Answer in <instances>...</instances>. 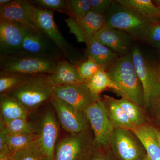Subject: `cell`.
Returning a JSON list of instances; mask_svg holds the SVG:
<instances>
[{
    "instance_id": "obj_46",
    "label": "cell",
    "mask_w": 160,
    "mask_h": 160,
    "mask_svg": "<svg viewBox=\"0 0 160 160\" xmlns=\"http://www.w3.org/2000/svg\"></svg>"
},
{
    "instance_id": "obj_23",
    "label": "cell",
    "mask_w": 160,
    "mask_h": 160,
    "mask_svg": "<svg viewBox=\"0 0 160 160\" xmlns=\"http://www.w3.org/2000/svg\"><path fill=\"white\" fill-rule=\"evenodd\" d=\"M116 2L144 17L153 18L160 14L158 7L151 0H117Z\"/></svg>"
},
{
    "instance_id": "obj_3",
    "label": "cell",
    "mask_w": 160,
    "mask_h": 160,
    "mask_svg": "<svg viewBox=\"0 0 160 160\" xmlns=\"http://www.w3.org/2000/svg\"><path fill=\"white\" fill-rule=\"evenodd\" d=\"M58 62L56 60L22 51L14 54H0V72L50 74L55 72Z\"/></svg>"
},
{
    "instance_id": "obj_38",
    "label": "cell",
    "mask_w": 160,
    "mask_h": 160,
    "mask_svg": "<svg viewBox=\"0 0 160 160\" xmlns=\"http://www.w3.org/2000/svg\"><path fill=\"white\" fill-rule=\"evenodd\" d=\"M153 104H156V109L157 113L158 115L159 118V120H160V96L155 101Z\"/></svg>"
},
{
    "instance_id": "obj_28",
    "label": "cell",
    "mask_w": 160,
    "mask_h": 160,
    "mask_svg": "<svg viewBox=\"0 0 160 160\" xmlns=\"http://www.w3.org/2000/svg\"><path fill=\"white\" fill-rule=\"evenodd\" d=\"M38 138L23 149L16 152L13 155V160H42L44 157Z\"/></svg>"
},
{
    "instance_id": "obj_35",
    "label": "cell",
    "mask_w": 160,
    "mask_h": 160,
    "mask_svg": "<svg viewBox=\"0 0 160 160\" xmlns=\"http://www.w3.org/2000/svg\"><path fill=\"white\" fill-rule=\"evenodd\" d=\"M9 135L6 123L2 118L0 117V149L6 145V140Z\"/></svg>"
},
{
    "instance_id": "obj_30",
    "label": "cell",
    "mask_w": 160,
    "mask_h": 160,
    "mask_svg": "<svg viewBox=\"0 0 160 160\" xmlns=\"http://www.w3.org/2000/svg\"><path fill=\"white\" fill-rule=\"evenodd\" d=\"M30 3L41 9L59 12L69 16L66 0H29Z\"/></svg>"
},
{
    "instance_id": "obj_10",
    "label": "cell",
    "mask_w": 160,
    "mask_h": 160,
    "mask_svg": "<svg viewBox=\"0 0 160 160\" xmlns=\"http://www.w3.org/2000/svg\"><path fill=\"white\" fill-rule=\"evenodd\" d=\"M94 136L96 148L109 149L114 128L109 119L106 104L101 99L86 111Z\"/></svg>"
},
{
    "instance_id": "obj_21",
    "label": "cell",
    "mask_w": 160,
    "mask_h": 160,
    "mask_svg": "<svg viewBox=\"0 0 160 160\" xmlns=\"http://www.w3.org/2000/svg\"><path fill=\"white\" fill-rule=\"evenodd\" d=\"M87 47V54L93 58L101 67L107 69L115 62L119 55L107 46L99 42L94 37Z\"/></svg>"
},
{
    "instance_id": "obj_22",
    "label": "cell",
    "mask_w": 160,
    "mask_h": 160,
    "mask_svg": "<svg viewBox=\"0 0 160 160\" xmlns=\"http://www.w3.org/2000/svg\"><path fill=\"white\" fill-rule=\"evenodd\" d=\"M0 109L1 116L5 123L19 118L27 119L29 112L25 107L7 94L1 95Z\"/></svg>"
},
{
    "instance_id": "obj_5",
    "label": "cell",
    "mask_w": 160,
    "mask_h": 160,
    "mask_svg": "<svg viewBox=\"0 0 160 160\" xmlns=\"http://www.w3.org/2000/svg\"><path fill=\"white\" fill-rule=\"evenodd\" d=\"M90 128L73 133L62 140L56 147L54 160H83L94 153V136Z\"/></svg>"
},
{
    "instance_id": "obj_45",
    "label": "cell",
    "mask_w": 160,
    "mask_h": 160,
    "mask_svg": "<svg viewBox=\"0 0 160 160\" xmlns=\"http://www.w3.org/2000/svg\"><path fill=\"white\" fill-rule=\"evenodd\" d=\"M158 7L159 9V10H160V4H159V6H158Z\"/></svg>"
},
{
    "instance_id": "obj_27",
    "label": "cell",
    "mask_w": 160,
    "mask_h": 160,
    "mask_svg": "<svg viewBox=\"0 0 160 160\" xmlns=\"http://www.w3.org/2000/svg\"><path fill=\"white\" fill-rule=\"evenodd\" d=\"M39 137L38 133L32 134L8 135L6 144L12 155L28 146Z\"/></svg>"
},
{
    "instance_id": "obj_4",
    "label": "cell",
    "mask_w": 160,
    "mask_h": 160,
    "mask_svg": "<svg viewBox=\"0 0 160 160\" xmlns=\"http://www.w3.org/2000/svg\"><path fill=\"white\" fill-rule=\"evenodd\" d=\"M54 87L49 74H37L6 94L29 111L50 99Z\"/></svg>"
},
{
    "instance_id": "obj_43",
    "label": "cell",
    "mask_w": 160,
    "mask_h": 160,
    "mask_svg": "<svg viewBox=\"0 0 160 160\" xmlns=\"http://www.w3.org/2000/svg\"><path fill=\"white\" fill-rule=\"evenodd\" d=\"M143 160H148V159H147V156H146H146H145V157L144 158V159H143Z\"/></svg>"
},
{
    "instance_id": "obj_17",
    "label": "cell",
    "mask_w": 160,
    "mask_h": 160,
    "mask_svg": "<svg viewBox=\"0 0 160 160\" xmlns=\"http://www.w3.org/2000/svg\"><path fill=\"white\" fill-rule=\"evenodd\" d=\"M94 38L121 57L129 53L133 40L126 32L112 29L106 25L95 34Z\"/></svg>"
},
{
    "instance_id": "obj_14",
    "label": "cell",
    "mask_w": 160,
    "mask_h": 160,
    "mask_svg": "<svg viewBox=\"0 0 160 160\" xmlns=\"http://www.w3.org/2000/svg\"><path fill=\"white\" fill-rule=\"evenodd\" d=\"M36 9L37 7L29 0H12L7 5L0 6V20L12 22L22 26H36Z\"/></svg>"
},
{
    "instance_id": "obj_20",
    "label": "cell",
    "mask_w": 160,
    "mask_h": 160,
    "mask_svg": "<svg viewBox=\"0 0 160 160\" xmlns=\"http://www.w3.org/2000/svg\"><path fill=\"white\" fill-rule=\"evenodd\" d=\"M103 100L105 102L107 113L114 129H125L133 130L135 126L122 109L117 99L110 96L104 95Z\"/></svg>"
},
{
    "instance_id": "obj_2",
    "label": "cell",
    "mask_w": 160,
    "mask_h": 160,
    "mask_svg": "<svg viewBox=\"0 0 160 160\" xmlns=\"http://www.w3.org/2000/svg\"><path fill=\"white\" fill-rule=\"evenodd\" d=\"M106 12V26L126 32L133 40H146L149 29L155 23L152 18L142 16L116 1Z\"/></svg>"
},
{
    "instance_id": "obj_15",
    "label": "cell",
    "mask_w": 160,
    "mask_h": 160,
    "mask_svg": "<svg viewBox=\"0 0 160 160\" xmlns=\"http://www.w3.org/2000/svg\"><path fill=\"white\" fill-rule=\"evenodd\" d=\"M59 130L58 124L53 111L48 110L43 116L38 133L40 148L44 157L49 160H54Z\"/></svg>"
},
{
    "instance_id": "obj_19",
    "label": "cell",
    "mask_w": 160,
    "mask_h": 160,
    "mask_svg": "<svg viewBox=\"0 0 160 160\" xmlns=\"http://www.w3.org/2000/svg\"><path fill=\"white\" fill-rule=\"evenodd\" d=\"M145 147L148 160H160V146L153 126L146 124L132 130Z\"/></svg>"
},
{
    "instance_id": "obj_16",
    "label": "cell",
    "mask_w": 160,
    "mask_h": 160,
    "mask_svg": "<svg viewBox=\"0 0 160 160\" xmlns=\"http://www.w3.org/2000/svg\"><path fill=\"white\" fill-rule=\"evenodd\" d=\"M24 37L22 26L12 22L0 20V54L8 55L22 51Z\"/></svg>"
},
{
    "instance_id": "obj_31",
    "label": "cell",
    "mask_w": 160,
    "mask_h": 160,
    "mask_svg": "<svg viewBox=\"0 0 160 160\" xmlns=\"http://www.w3.org/2000/svg\"><path fill=\"white\" fill-rule=\"evenodd\" d=\"M9 134H34L35 129L27 121V119H15L6 123Z\"/></svg>"
},
{
    "instance_id": "obj_8",
    "label": "cell",
    "mask_w": 160,
    "mask_h": 160,
    "mask_svg": "<svg viewBox=\"0 0 160 160\" xmlns=\"http://www.w3.org/2000/svg\"><path fill=\"white\" fill-rule=\"evenodd\" d=\"M22 27L25 33L22 51L59 62L66 60L62 52L42 30L36 26Z\"/></svg>"
},
{
    "instance_id": "obj_6",
    "label": "cell",
    "mask_w": 160,
    "mask_h": 160,
    "mask_svg": "<svg viewBox=\"0 0 160 160\" xmlns=\"http://www.w3.org/2000/svg\"><path fill=\"white\" fill-rule=\"evenodd\" d=\"M54 12L37 7L36 25L48 35L57 45L67 61L78 66L82 62V57L76 48L72 46L61 33L55 21Z\"/></svg>"
},
{
    "instance_id": "obj_44",
    "label": "cell",
    "mask_w": 160,
    "mask_h": 160,
    "mask_svg": "<svg viewBox=\"0 0 160 160\" xmlns=\"http://www.w3.org/2000/svg\"><path fill=\"white\" fill-rule=\"evenodd\" d=\"M42 160H48V159L44 157V158H43Z\"/></svg>"
},
{
    "instance_id": "obj_18",
    "label": "cell",
    "mask_w": 160,
    "mask_h": 160,
    "mask_svg": "<svg viewBox=\"0 0 160 160\" xmlns=\"http://www.w3.org/2000/svg\"><path fill=\"white\" fill-rule=\"evenodd\" d=\"M55 86H67L86 82L80 76L77 66L67 60L59 61L55 72L49 74Z\"/></svg>"
},
{
    "instance_id": "obj_42",
    "label": "cell",
    "mask_w": 160,
    "mask_h": 160,
    "mask_svg": "<svg viewBox=\"0 0 160 160\" xmlns=\"http://www.w3.org/2000/svg\"><path fill=\"white\" fill-rule=\"evenodd\" d=\"M153 46H154L155 47H156V48H158V49H160V42L153 44Z\"/></svg>"
},
{
    "instance_id": "obj_36",
    "label": "cell",
    "mask_w": 160,
    "mask_h": 160,
    "mask_svg": "<svg viewBox=\"0 0 160 160\" xmlns=\"http://www.w3.org/2000/svg\"><path fill=\"white\" fill-rule=\"evenodd\" d=\"M13 155L12 154L7 145L0 149V160H13Z\"/></svg>"
},
{
    "instance_id": "obj_39",
    "label": "cell",
    "mask_w": 160,
    "mask_h": 160,
    "mask_svg": "<svg viewBox=\"0 0 160 160\" xmlns=\"http://www.w3.org/2000/svg\"><path fill=\"white\" fill-rule=\"evenodd\" d=\"M153 128H154L155 132L156 135L157 137L158 141L160 146V130L157 129V128H155V127H153Z\"/></svg>"
},
{
    "instance_id": "obj_34",
    "label": "cell",
    "mask_w": 160,
    "mask_h": 160,
    "mask_svg": "<svg viewBox=\"0 0 160 160\" xmlns=\"http://www.w3.org/2000/svg\"><path fill=\"white\" fill-rule=\"evenodd\" d=\"M146 40L154 44L160 42V23H155L149 29Z\"/></svg>"
},
{
    "instance_id": "obj_26",
    "label": "cell",
    "mask_w": 160,
    "mask_h": 160,
    "mask_svg": "<svg viewBox=\"0 0 160 160\" xmlns=\"http://www.w3.org/2000/svg\"><path fill=\"white\" fill-rule=\"evenodd\" d=\"M122 109L127 115L131 122L136 127L146 125V117L141 106L127 99H117Z\"/></svg>"
},
{
    "instance_id": "obj_1",
    "label": "cell",
    "mask_w": 160,
    "mask_h": 160,
    "mask_svg": "<svg viewBox=\"0 0 160 160\" xmlns=\"http://www.w3.org/2000/svg\"><path fill=\"white\" fill-rule=\"evenodd\" d=\"M118 90L113 91L118 96L144 106V94L142 83L136 71L132 53L120 57L106 69Z\"/></svg>"
},
{
    "instance_id": "obj_11",
    "label": "cell",
    "mask_w": 160,
    "mask_h": 160,
    "mask_svg": "<svg viewBox=\"0 0 160 160\" xmlns=\"http://www.w3.org/2000/svg\"><path fill=\"white\" fill-rule=\"evenodd\" d=\"M52 97L63 100L76 109L84 112L92 104L101 100L100 96L90 90L87 82L55 86Z\"/></svg>"
},
{
    "instance_id": "obj_25",
    "label": "cell",
    "mask_w": 160,
    "mask_h": 160,
    "mask_svg": "<svg viewBox=\"0 0 160 160\" xmlns=\"http://www.w3.org/2000/svg\"><path fill=\"white\" fill-rule=\"evenodd\" d=\"M87 82L92 92L97 95L100 96L101 92L107 89H111L113 92L118 90L117 86L109 77L106 69L102 67Z\"/></svg>"
},
{
    "instance_id": "obj_40",
    "label": "cell",
    "mask_w": 160,
    "mask_h": 160,
    "mask_svg": "<svg viewBox=\"0 0 160 160\" xmlns=\"http://www.w3.org/2000/svg\"><path fill=\"white\" fill-rule=\"evenodd\" d=\"M12 0H1L0 1V6H5L10 2Z\"/></svg>"
},
{
    "instance_id": "obj_12",
    "label": "cell",
    "mask_w": 160,
    "mask_h": 160,
    "mask_svg": "<svg viewBox=\"0 0 160 160\" xmlns=\"http://www.w3.org/2000/svg\"><path fill=\"white\" fill-rule=\"evenodd\" d=\"M50 102L56 111L62 127L71 134L89 129V120L86 112L76 109L63 100L52 97Z\"/></svg>"
},
{
    "instance_id": "obj_41",
    "label": "cell",
    "mask_w": 160,
    "mask_h": 160,
    "mask_svg": "<svg viewBox=\"0 0 160 160\" xmlns=\"http://www.w3.org/2000/svg\"><path fill=\"white\" fill-rule=\"evenodd\" d=\"M157 75L158 80L160 84V67L159 69H157Z\"/></svg>"
},
{
    "instance_id": "obj_7",
    "label": "cell",
    "mask_w": 160,
    "mask_h": 160,
    "mask_svg": "<svg viewBox=\"0 0 160 160\" xmlns=\"http://www.w3.org/2000/svg\"><path fill=\"white\" fill-rule=\"evenodd\" d=\"M133 65L142 83L144 94V107L147 108L160 96V84L157 69L145 58L138 47L132 50Z\"/></svg>"
},
{
    "instance_id": "obj_24",
    "label": "cell",
    "mask_w": 160,
    "mask_h": 160,
    "mask_svg": "<svg viewBox=\"0 0 160 160\" xmlns=\"http://www.w3.org/2000/svg\"><path fill=\"white\" fill-rule=\"evenodd\" d=\"M35 75L0 72V93L7 94L28 82Z\"/></svg>"
},
{
    "instance_id": "obj_29",
    "label": "cell",
    "mask_w": 160,
    "mask_h": 160,
    "mask_svg": "<svg viewBox=\"0 0 160 160\" xmlns=\"http://www.w3.org/2000/svg\"><path fill=\"white\" fill-rule=\"evenodd\" d=\"M70 17L78 21L86 17L90 9V0H66Z\"/></svg>"
},
{
    "instance_id": "obj_37",
    "label": "cell",
    "mask_w": 160,
    "mask_h": 160,
    "mask_svg": "<svg viewBox=\"0 0 160 160\" xmlns=\"http://www.w3.org/2000/svg\"><path fill=\"white\" fill-rule=\"evenodd\" d=\"M91 160H113L111 158L103 154V153H96L93 155V157L92 158Z\"/></svg>"
},
{
    "instance_id": "obj_32",
    "label": "cell",
    "mask_w": 160,
    "mask_h": 160,
    "mask_svg": "<svg viewBox=\"0 0 160 160\" xmlns=\"http://www.w3.org/2000/svg\"><path fill=\"white\" fill-rule=\"evenodd\" d=\"M78 70L80 76L86 82L89 79L101 68L93 58L88 56V58L83 61L77 66Z\"/></svg>"
},
{
    "instance_id": "obj_9",
    "label": "cell",
    "mask_w": 160,
    "mask_h": 160,
    "mask_svg": "<svg viewBox=\"0 0 160 160\" xmlns=\"http://www.w3.org/2000/svg\"><path fill=\"white\" fill-rule=\"evenodd\" d=\"M109 149L118 160H143L146 155L142 143L128 129H114Z\"/></svg>"
},
{
    "instance_id": "obj_33",
    "label": "cell",
    "mask_w": 160,
    "mask_h": 160,
    "mask_svg": "<svg viewBox=\"0 0 160 160\" xmlns=\"http://www.w3.org/2000/svg\"><path fill=\"white\" fill-rule=\"evenodd\" d=\"M112 0H90L91 11L99 15H105L112 5Z\"/></svg>"
},
{
    "instance_id": "obj_13",
    "label": "cell",
    "mask_w": 160,
    "mask_h": 160,
    "mask_svg": "<svg viewBox=\"0 0 160 160\" xmlns=\"http://www.w3.org/2000/svg\"><path fill=\"white\" fill-rule=\"evenodd\" d=\"M69 32L74 35L78 42L89 46L95 34L106 25L105 15L90 11L82 19L78 21L71 17L65 19Z\"/></svg>"
}]
</instances>
